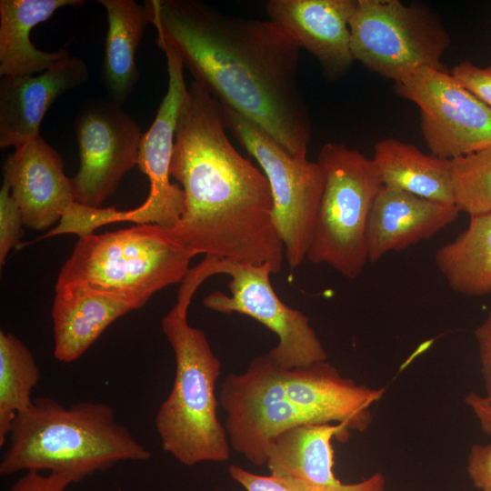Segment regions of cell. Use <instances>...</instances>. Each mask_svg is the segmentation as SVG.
<instances>
[{
    "label": "cell",
    "mask_w": 491,
    "mask_h": 491,
    "mask_svg": "<svg viewBox=\"0 0 491 491\" xmlns=\"http://www.w3.org/2000/svg\"><path fill=\"white\" fill-rule=\"evenodd\" d=\"M451 161L455 205L470 215L491 211V147Z\"/></svg>",
    "instance_id": "25"
},
{
    "label": "cell",
    "mask_w": 491,
    "mask_h": 491,
    "mask_svg": "<svg viewBox=\"0 0 491 491\" xmlns=\"http://www.w3.org/2000/svg\"><path fill=\"white\" fill-rule=\"evenodd\" d=\"M170 174L185 195L168 229L178 242L197 255L282 269L285 247L267 179L234 147L219 102L195 81L180 108Z\"/></svg>",
    "instance_id": "2"
},
{
    "label": "cell",
    "mask_w": 491,
    "mask_h": 491,
    "mask_svg": "<svg viewBox=\"0 0 491 491\" xmlns=\"http://www.w3.org/2000/svg\"><path fill=\"white\" fill-rule=\"evenodd\" d=\"M80 166L71 178L76 202L101 207L137 165L142 132L122 105L108 97L85 101L75 118Z\"/></svg>",
    "instance_id": "12"
},
{
    "label": "cell",
    "mask_w": 491,
    "mask_h": 491,
    "mask_svg": "<svg viewBox=\"0 0 491 491\" xmlns=\"http://www.w3.org/2000/svg\"><path fill=\"white\" fill-rule=\"evenodd\" d=\"M460 211L456 205L424 198L382 186L368 217V261L375 263L392 251L427 240L451 225Z\"/></svg>",
    "instance_id": "18"
},
{
    "label": "cell",
    "mask_w": 491,
    "mask_h": 491,
    "mask_svg": "<svg viewBox=\"0 0 491 491\" xmlns=\"http://www.w3.org/2000/svg\"><path fill=\"white\" fill-rule=\"evenodd\" d=\"M21 210L11 194L10 185L3 181L0 189V266L5 265L10 250L23 235Z\"/></svg>",
    "instance_id": "26"
},
{
    "label": "cell",
    "mask_w": 491,
    "mask_h": 491,
    "mask_svg": "<svg viewBox=\"0 0 491 491\" xmlns=\"http://www.w3.org/2000/svg\"><path fill=\"white\" fill-rule=\"evenodd\" d=\"M466 404L476 416L482 432L491 436V405L476 392H470L465 397Z\"/></svg>",
    "instance_id": "32"
},
{
    "label": "cell",
    "mask_w": 491,
    "mask_h": 491,
    "mask_svg": "<svg viewBox=\"0 0 491 491\" xmlns=\"http://www.w3.org/2000/svg\"><path fill=\"white\" fill-rule=\"evenodd\" d=\"M228 473L246 491H292L271 475H256L235 465L229 466Z\"/></svg>",
    "instance_id": "31"
},
{
    "label": "cell",
    "mask_w": 491,
    "mask_h": 491,
    "mask_svg": "<svg viewBox=\"0 0 491 491\" xmlns=\"http://www.w3.org/2000/svg\"><path fill=\"white\" fill-rule=\"evenodd\" d=\"M435 263L454 292L491 293V211L470 215L466 229L436 251Z\"/></svg>",
    "instance_id": "23"
},
{
    "label": "cell",
    "mask_w": 491,
    "mask_h": 491,
    "mask_svg": "<svg viewBox=\"0 0 491 491\" xmlns=\"http://www.w3.org/2000/svg\"><path fill=\"white\" fill-rule=\"evenodd\" d=\"M97 3L105 8L108 22L101 79L106 97L123 105L140 77L136 50L151 18L146 5L135 0H98Z\"/></svg>",
    "instance_id": "21"
},
{
    "label": "cell",
    "mask_w": 491,
    "mask_h": 491,
    "mask_svg": "<svg viewBox=\"0 0 491 491\" xmlns=\"http://www.w3.org/2000/svg\"><path fill=\"white\" fill-rule=\"evenodd\" d=\"M466 470L475 487L480 491H491V444L471 447Z\"/></svg>",
    "instance_id": "29"
},
{
    "label": "cell",
    "mask_w": 491,
    "mask_h": 491,
    "mask_svg": "<svg viewBox=\"0 0 491 491\" xmlns=\"http://www.w3.org/2000/svg\"><path fill=\"white\" fill-rule=\"evenodd\" d=\"M208 277L204 265L190 268L181 282L175 304L161 321L175 354V375L168 396L156 412L155 429L163 450L189 466L225 462L230 456L227 434L217 416L215 385L221 362L204 331L187 321L194 294Z\"/></svg>",
    "instance_id": "4"
},
{
    "label": "cell",
    "mask_w": 491,
    "mask_h": 491,
    "mask_svg": "<svg viewBox=\"0 0 491 491\" xmlns=\"http://www.w3.org/2000/svg\"><path fill=\"white\" fill-rule=\"evenodd\" d=\"M474 334L484 381V396L491 405V310L484 321L475 329Z\"/></svg>",
    "instance_id": "30"
},
{
    "label": "cell",
    "mask_w": 491,
    "mask_h": 491,
    "mask_svg": "<svg viewBox=\"0 0 491 491\" xmlns=\"http://www.w3.org/2000/svg\"><path fill=\"white\" fill-rule=\"evenodd\" d=\"M215 275H227L229 294L214 291L203 305L215 312L238 313L252 317L278 337L268 353L281 367L292 369L325 361L327 353L309 324V317L286 305L270 282L268 265L253 266L217 259Z\"/></svg>",
    "instance_id": "10"
},
{
    "label": "cell",
    "mask_w": 491,
    "mask_h": 491,
    "mask_svg": "<svg viewBox=\"0 0 491 491\" xmlns=\"http://www.w3.org/2000/svg\"><path fill=\"white\" fill-rule=\"evenodd\" d=\"M41 378L40 368L26 346L0 331V446L7 441L15 418L33 404L31 394Z\"/></svg>",
    "instance_id": "24"
},
{
    "label": "cell",
    "mask_w": 491,
    "mask_h": 491,
    "mask_svg": "<svg viewBox=\"0 0 491 491\" xmlns=\"http://www.w3.org/2000/svg\"><path fill=\"white\" fill-rule=\"evenodd\" d=\"M3 175L24 225L34 230L50 228L75 201L62 157L41 135L15 148L3 164Z\"/></svg>",
    "instance_id": "15"
},
{
    "label": "cell",
    "mask_w": 491,
    "mask_h": 491,
    "mask_svg": "<svg viewBox=\"0 0 491 491\" xmlns=\"http://www.w3.org/2000/svg\"><path fill=\"white\" fill-rule=\"evenodd\" d=\"M316 162L324 185L306 259L355 279L368 261L367 222L382 180L372 159L343 144H325Z\"/></svg>",
    "instance_id": "6"
},
{
    "label": "cell",
    "mask_w": 491,
    "mask_h": 491,
    "mask_svg": "<svg viewBox=\"0 0 491 491\" xmlns=\"http://www.w3.org/2000/svg\"><path fill=\"white\" fill-rule=\"evenodd\" d=\"M217 491H221V490H217Z\"/></svg>",
    "instance_id": "33"
},
{
    "label": "cell",
    "mask_w": 491,
    "mask_h": 491,
    "mask_svg": "<svg viewBox=\"0 0 491 491\" xmlns=\"http://www.w3.org/2000/svg\"><path fill=\"white\" fill-rule=\"evenodd\" d=\"M282 373L269 353L258 356L244 373L229 374L219 394L230 446L256 466L266 465L269 443L277 435L313 424L286 395Z\"/></svg>",
    "instance_id": "9"
},
{
    "label": "cell",
    "mask_w": 491,
    "mask_h": 491,
    "mask_svg": "<svg viewBox=\"0 0 491 491\" xmlns=\"http://www.w3.org/2000/svg\"><path fill=\"white\" fill-rule=\"evenodd\" d=\"M450 74L491 109V64L479 67L469 61H464L456 65Z\"/></svg>",
    "instance_id": "27"
},
{
    "label": "cell",
    "mask_w": 491,
    "mask_h": 491,
    "mask_svg": "<svg viewBox=\"0 0 491 491\" xmlns=\"http://www.w3.org/2000/svg\"><path fill=\"white\" fill-rule=\"evenodd\" d=\"M73 483L76 481L68 474L45 475L40 471H27L13 484L8 491H65Z\"/></svg>",
    "instance_id": "28"
},
{
    "label": "cell",
    "mask_w": 491,
    "mask_h": 491,
    "mask_svg": "<svg viewBox=\"0 0 491 491\" xmlns=\"http://www.w3.org/2000/svg\"><path fill=\"white\" fill-rule=\"evenodd\" d=\"M0 475L48 471L68 474L76 483L123 461H145L148 449L118 423L105 403L81 402L65 407L38 397L12 423Z\"/></svg>",
    "instance_id": "3"
},
{
    "label": "cell",
    "mask_w": 491,
    "mask_h": 491,
    "mask_svg": "<svg viewBox=\"0 0 491 491\" xmlns=\"http://www.w3.org/2000/svg\"><path fill=\"white\" fill-rule=\"evenodd\" d=\"M85 4L83 0H1V77L43 73L70 56L64 47L54 52L37 49L29 35L35 25L48 20L58 9Z\"/></svg>",
    "instance_id": "20"
},
{
    "label": "cell",
    "mask_w": 491,
    "mask_h": 491,
    "mask_svg": "<svg viewBox=\"0 0 491 491\" xmlns=\"http://www.w3.org/2000/svg\"><path fill=\"white\" fill-rule=\"evenodd\" d=\"M347 436L348 431L337 424L289 428L270 441L266 466L272 476L292 491H384L386 479L381 473L353 484L336 477L332 439Z\"/></svg>",
    "instance_id": "14"
},
{
    "label": "cell",
    "mask_w": 491,
    "mask_h": 491,
    "mask_svg": "<svg viewBox=\"0 0 491 491\" xmlns=\"http://www.w3.org/2000/svg\"><path fill=\"white\" fill-rule=\"evenodd\" d=\"M349 27L355 61L395 83L421 67L444 69L441 58L450 37L427 8L399 0H357Z\"/></svg>",
    "instance_id": "7"
},
{
    "label": "cell",
    "mask_w": 491,
    "mask_h": 491,
    "mask_svg": "<svg viewBox=\"0 0 491 491\" xmlns=\"http://www.w3.org/2000/svg\"><path fill=\"white\" fill-rule=\"evenodd\" d=\"M155 42L166 58L168 85L155 119L143 134L139 145L137 165L148 177L150 190L140 206L130 210L116 209L114 221L154 224L172 229L184 211V191L170 182V167L175 127L187 88L181 59L168 45Z\"/></svg>",
    "instance_id": "13"
},
{
    "label": "cell",
    "mask_w": 491,
    "mask_h": 491,
    "mask_svg": "<svg viewBox=\"0 0 491 491\" xmlns=\"http://www.w3.org/2000/svg\"><path fill=\"white\" fill-rule=\"evenodd\" d=\"M155 41L168 45L220 104L306 158L312 129L298 87L301 46L268 20L225 15L196 0L145 2Z\"/></svg>",
    "instance_id": "1"
},
{
    "label": "cell",
    "mask_w": 491,
    "mask_h": 491,
    "mask_svg": "<svg viewBox=\"0 0 491 491\" xmlns=\"http://www.w3.org/2000/svg\"><path fill=\"white\" fill-rule=\"evenodd\" d=\"M220 106L225 128L256 160L267 179L285 257L291 268H296L306 259L323 191V171L317 162L292 155L265 130L226 105Z\"/></svg>",
    "instance_id": "8"
},
{
    "label": "cell",
    "mask_w": 491,
    "mask_h": 491,
    "mask_svg": "<svg viewBox=\"0 0 491 491\" xmlns=\"http://www.w3.org/2000/svg\"><path fill=\"white\" fill-rule=\"evenodd\" d=\"M395 84L400 95L418 106L432 155L453 160L491 147V109L450 73L421 67Z\"/></svg>",
    "instance_id": "11"
},
{
    "label": "cell",
    "mask_w": 491,
    "mask_h": 491,
    "mask_svg": "<svg viewBox=\"0 0 491 491\" xmlns=\"http://www.w3.org/2000/svg\"><path fill=\"white\" fill-rule=\"evenodd\" d=\"M135 306L113 293L85 286L55 290L52 307L54 356L63 363L78 359L102 333Z\"/></svg>",
    "instance_id": "19"
},
{
    "label": "cell",
    "mask_w": 491,
    "mask_h": 491,
    "mask_svg": "<svg viewBox=\"0 0 491 491\" xmlns=\"http://www.w3.org/2000/svg\"><path fill=\"white\" fill-rule=\"evenodd\" d=\"M197 256L162 226L129 228L79 237L59 271L55 290L85 286L120 296L142 307L157 291L181 283Z\"/></svg>",
    "instance_id": "5"
},
{
    "label": "cell",
    "mask_w": 491,
    "mask_h": 491,
    "mask_svg": "<svg viewBox=\"0 0 491 491\" xmlns=\"http://www.w3.org/2000/svg\"><path fill=\"white\" fill-rule=\"evenodd\" d=\"M88 79L85 62L71 55L37 75L1 77L0 146L15 148L40 136L52 104Z\"/></svg>",
    "instance_id": "17"
},
{
    "label": "cell",
    "mask_w": 491,
    "mask_h": 491,
    "mask_svg": "<svg viewBox=\"0 0 491 491\" xmlns=\"http://www.w3.org/2000/svg\"><path fill=\"white\" fill-rule=\"evenodd\" d=\"M372 160L384 186L455 205L450 160L394 138L377 142Z\"/></svg>",
    "instance_id": "22"
},
{
    "label": "cell",
    "mask_w": 491,
    "mask_h": 491,
    "mask_svg": "<svg viewBox=\"0 0 491 491\" xmlns=\"http://www.w3.org/2000/svg\"><path fill=\"white\" fill-rule=\"evenodd\" d=\"M357 0H270L269 19L285 29L322 65L328 76H339L355 61L350 20Z\"/></svg>",
    "instance_id": "16"
}]
</instances>
